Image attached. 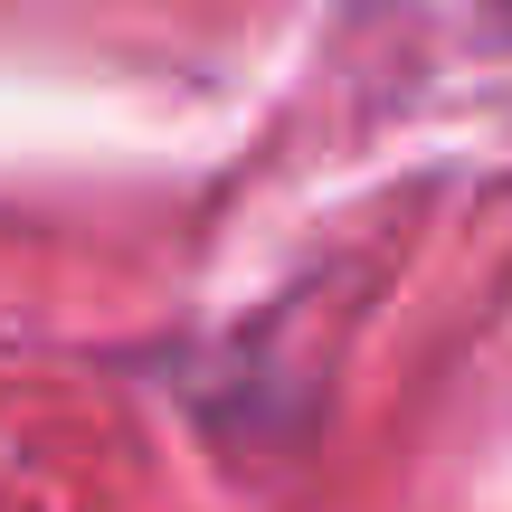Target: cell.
<instances>
[{
  "label": "cell",
  "instance_id": "6da1fadb",
  "mask_svg": "<svg viewBox=\"0 0 512 512\" xmlns=\"http://www.w3.org/2000/svg\"><path fill=\"white\" fill-rule=\"evenodd\" d=\"M494 10H503V19H512V0H494Z\"/></svg>",
  "mask_w": 512,
  "mask_h": 512
}]
</instances>
